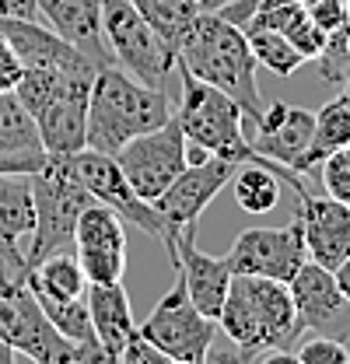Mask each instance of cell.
Returning <instances> with one entry per match:
<instances>
[{"instance_id":"6da1fadb","label":"cell","mask_w":350,"mask_h":364,"mask_svg":"<svg viewBox=\"0 0 350 364\" xmlns=\"http://www.w3.org/2000/svg\"><path fill=\"white\" fill-rule=\"evenodd\" d=\"M218 333L245 350L249 361H262L273 350H291L302 340V322L295 312L291 287L284 280L235 273L228 298L221 305Z\"/></svg>"},{"instance_id":"7a4b0ae2","label":"cell","mask_w":350,"mask_h":364,"mask_svg":"<svg viewBox=\"0 0 350 364\" xmlns=\"http://www.w3.org/2000/svg\"><path fill=\"white\" fill-rule=\"evenodd\" d=\"M175 63L189 70L193 77L231 95L245 109L249 119H256L262 112V95L256 85L260 63L253 56L249 36L228 18H221L218 11H200L189 21L186 36L179 39V49H175Z\"/></svg>"},{"instance_id":"3957f363","label":"cell","mask_w":350,"mask_h":364,"mask_svg":"<svg viewBox=\"0 0 350 364\" xmlns=\"http://www.w3.org/2000/svg\"><path fill=\"white\" fill-rule=\"evenodd\" d=\"M175 116V95L137 81L133 74L112 67L95 70L88 95V147L116 154L127 140L147 134Z\"/></svg>"},{"instance_id":"277c9868","label":"cell","mask_w":350,"mask_h":364,"mask_svg":"<svg viewBox=\"0 0 350 364\" xmlns=\"http://www.w3.org/2000/svg\"><path fill=\"white\" fill-rule=\"evenodd\" d=\"M0 340H7L18 358L36 364H95L88 350L60 336L39 309L25 280L21 249H0Z\"/></svg>"},{"instance_id":"5b68a950","label":"cell","mask_w":350,"mask_h":364,"mask_svg":"<svg viewBox=\"0 0 350 364\" xmlns=\"http://www.w3.org/2000/svg\"><path fill=\"white\" fill-rule=\"evenodd\" d=\"M175 77H179L175 119L186 134V144H193L207 154H221L235 165L266 161L253 151V144L245 136V109L231 95H224L221 88L200 81V77H193L179 63H175Z\"/></svg>"},{"instance_id":"8992f818","label":"cell","mask_w":350,"mask_h":364,"mask_svg":"<svg viewBox=\"0 0 350 364\" xmlns=\"http://www.w3.org/2000/svg\"><path fill=\"white\" fill-rule=\"evenodd\" d=\"M28 179H32L36 228H32V242L25 252V267H36L39 259L74 245L78 218L88 203H95V196L60 154H46L43 168H36Z\"/></svg>"},{"instance_id":"52a82bcc","label":"cell","mask_w":350,"mask_h":364,"mask_svg":"<svg viewBox=\"0 0 350 364\" xmlns=\"http://www.w3.org/2000/svg\"><path fill=\"white\" fill-rule=\"evenodd\" d=\"M102 43L112 63L144 85L165 88L175 74V49L133 7V0H102Z\"/></svg>"},{"instance_id":"ba28073f","label":"cell","mask_w":350,"mask_h":364,"mask_svg":"<svg viewBox=\"0 0 350 364\" xmlns=\"http://www.w3.org/2000/svg\"><path fill=\"white\" fill-rule=\"evenodd\" d=\"M60 158L70 165V172L85 182V189L98 200V203L112 207L127 225H137L140 231L154 235L165 249H172L175 228L158 214V207H154L151 200H144V196L133 189L130 179L123 176V168H120V161H116L112 154H102V151L81 147V151H74V154H60Z\"/></svg>"},{"instance_id":"9c48e42d","label":"cell","mask_w":350,"mask_h":364,"mask_svg":"<svg viewBox=\"0 0 350 364\" xmlns=\"http://www.w3.org/2000/svg\"><path fill=\"white\" fill-rule=\"evenodd\" d=\"M140 336H147L169 361L179 364H207V354L218 340V318L203 316L182 280H175V287L151 309V316L144 318L140 326Z\"/></svg>"},{"instance_id":"30bf717a","label":"cell","mask_w":350,"mask_h":364,"mask_svg":"<svg viewBox=\"0 0 350 364\" xmlns=\"http://www.w3.org/2000/svg\"><path fill=\"white\" fill-rule=\"evenodd\" d=\"M123 168V176L130 179V186L144 196V200H158L172 179L189 165V144L186 134L179 127V119H169L147 134H137L133 140H127L116 154H112Z\"/></svg>"},{"instance_id":"8fae6325","label":"cell","mask_w":350,"mask_h":364,"mask_svg":"<svg viewBox=\"0 0 350 364\" xmlns=\"http://www.w3.org/2000/svg\"><path fill=\"white\" fill-rule=\"evenodd\" d=\"M228 267L231 273H249V277H270V280H291L298 267L305 263V235L302 221L295 214V221L280 228H245L235 245L228 249Z\"/></svg>"},{"instance_id":"7c38bea8","label":"cell","mask_w":350,"mask_h":364,"mask_svg":"<svg viewBox=\"0 0 350 364\" xmlns=\"http://www.w3.org/2000/svg\"><path fill=\"white\" fill-rule=\"evenodd\" d=\"M74 256L85 270L88 284H112L127 273V221L105 207L88 203L74 228Z\"/></svg>"},{"instance_id":"4fadbf2b","label":"cell","mask_w":350,"mask_h":364,"mask_svg":"<svg viewBox=\"0 0 350 364\" xmlns=\"http://www.w3.org/2000/svg\"><path fill=\"white\" fill-rule=\"evenodd\" d=\"M287 287H291L295 312H298L302 329L319 333V336H333V340H347L350 336V298H344V291L336 287L333 270L305 259L298 267V273L287 280Z\"/></svg>"},{"instance_id":"5bb4252c","label":"cell","mask_w":350,"mask_h":364,"mask_svg":"<svg viewBox=\"0 0 350 364\" xmlns=\"http://www.w3.org/2000/svg\"><path fill=\"white\" fill-rule=\"evenodd\" d=\"M235 168H238V165L228 161V158H221V154H207L203 161H189L172 179V186L154 200L158 214H161L175 231L186 225H200L203 210L214 203V196L231 182Z\"/></svg>"},{"instance_id":"9a60e30c","label":"cell","mask_w":350,"mask_h":364,"mask_svg":"<svg viewBox=\"0 0 350 364\" xmlns=\"http://www.w3.org/2000/svg\"><path fill=\"white\" fill-rule=\"evenodd\" d=\"M175 270H179V280L189 294V301L203 312V316L218 318L221 305L228 298V287H231V267L224 256H211L196 245V225H186L175 231V242L169 249Z\"/></svg>"},{"instance_id":"2e32d148","label":"cell","mask_w":350,"mask_h":364,"mask_svg":"<svg viewBox=\"0 0 350 364\" xmlns=\"http://www.w3.org/2000/svg\"><path fill=\"white\" fill-rule=\"evenodd\" d=\"M256 134H253V151L266 158V161H277V165H287L295 168L298 176H305V154L308 144H312V127H315V112L302 109V105H287V102H273V105H262V112L253 119Z\"/></svg>"},{"instance_id":"e0dca14e","label":"cell","mask_w":350,"mask_h":364,"mask_svg":"<svg viewBox=\"0 0 350 364\" xmlns=\"http://www.w3.org/2000/svg\"><path fill=\"white\" fill-rule=\"evenodd\" d=\"M295 196L305 235V256L326 270H336L350 256V207L333 196H312L308 186Z\"/></svg>"},{"instance_id":"ac0fdd59","label":"cell","mask_w":350,"mask_h":364,"mask_svg":"<svg viewBox=\"0 0 350 364\" xmlns=\"http://www.w3.org/2000/svg\"><path fill=\"white\" fill-rule=\"evenodd\" d=\"M95 74L74 77L67 91H60L49 105L36 112V127L46 154H74L88 147V95Z\"/></svg>"},{"instance_id":"d6986e66","label":"cell","mask_w":350,"mask_h":364,"mask_svg":"<svg viewBox=\"0 0 350 364\" xmlns=\"http://www.w3.org/2000/svg\"><path fill=\"white\" fill-rule=\"evenodd\" d=\"M39 21H46L60 39L81 49L102 70L112 67V56L102 43V0H36Z\"/></svg>"},{"instance_id":"ffe728a7","label":"cell","mask_w":350,"mask_h":364,"mask_svg":"<svg viewBox=\"0 0 350 364\" xmlns=\"http://www.w3.org/2000/svg\"><path fill=\"white\" fill-rule=\"evenodd\" d=\"M85 305L91 316V329L98 336V347L105 354V361L116 364L123 347L130 343V336L137 333V318L130 309V294L123 287V280L112 284H88L85 287Z\"/></svg>"},{"instance_id":"44dd1931","label":"cell","mask_w":350,"mask_h":364,"mask_svg":"<svg viewBox=\"0 0 350 364\" xmlns=\"http://www.w3.org/2000/svg\"><path fill=\"white\" fill-rule=\"evenodd\" d=\"M253 25L277 28L305 60H315L319 49H322V43H326V32L312 21V14H308V7L302 0H284V4L262 7V11H256V14L245 21V28H253ZM245 28H242V32H245Z\"/></svg>"},{"instance_id":"7402d4cb","label":"cell","mask_w":350,"mask_h":364,"mask_svg":"<svg viewBox=\"0 0 350 364\" xmlns=\"http://www.w3.org/2000/svg\"><path fill=\"white\" fill-rule=\"evenodd\" d=\"M32 179L21 172H0V249H18L21 235H32Z\"/></svg>"},{"instance_id":"603a6c76","label":"cell","mask_w":350,"mask_h":364,"mask_svg":"<svg viewBox=\"0 0 350 364\" xmlns=\"http://www.w3.org/2000/svg\"><path fill=\"white\" fill-rule=\"evenodd\" d=\"M340 147H350V102L344 95L329 98L319 112H315V127H312V144L305 154V176H315L319 161Z\"/></svg>"},{"instance_id":"cb8c5ba5","label":"cell","mask_w":350,"mask_h":364,"mask_svg":"<svg viewBox=\"0 0 350 364\" xmlns=\"http://www.w3.org/2000/svg\"><path fill=\"white\" fill-rule=\"evenodd\" d=\"M25 277L49 294H60V298H85L88 287V277L78 263V256H70L67 249L39 259L36 267H25Z\"/></svg>"},{"instance_id":"d4e9b609","label":"cell","mask_w":350,"mask_h":364,"mask_svg":"<svg viewBox=\"0 0 350 364\" xmlns=\"http://www.w3.org/2000/svg\"><path fill=\"white\" fill-rule=\"evenodd\" d=\"M0 151H43L36 116L14 91H0Z\"/></svg>"},{"instance_id":"484cf974","label":"cell","mask_w":350,"mask_h":364,"mask_svg":"<svg viewBox=\"0 0 350 364\" xmlns=\"http://www.w3.org/2000/svg\"><path fill=\"white\" fill-rule=\"evenodd\" d=\"M133 7L147 18V25L172 49H179V39L186 36L189 21L200 14L196 0H133Z\"/></svg>"},{"instance_id":"4316f807","label":"cell","mask_w":350,"mask_h":364,"mask_svg":"<svg viewBox=\"0 0 350 364\" xmlns=\"http://www.w3.org/2000/svg\"><path fill=\"white\" fill-rule=\"evenodd\" d=\"M245 36H249V46H253V56H256V63L266 67V70H273L277 77H291L302 63H305V56L295 49V46L287 43L277 28H266V25H253V28H245Z\"/></svg>"},{"instance_id":"83f0119b","label":"cell","mask_w":350,"mask_h":364,"mask_svg":"<svg viewBox=\"0 0 350 364\" xmlns=\"http://www.w3.org/2000/svg\"><path fill=\"white\" fill-rule=\"evenodd\" d=\"M319 70H322V81L329 85H344L350 74V28L340 25L336 32L326 36V43L319 49Z\"/></svg>"},{"instance_id":"f1b7e54d","label":"cell","mask_w":350,"mask_h":364,"mask_svg":"<svg viewBox=\"0 0 350 364\" xmlns=\"http://www.w3.org/2000/svg\"><path fill=\"white\" fill-rule=\"evenodd\" d=\"M295 361L298 364H350V354H347V343L344 340L312 333L308 340L295 343Z\"/></svg>"},{"instance_id":"f546056e","label":"cell","mask_w":350,"mask_h":364,"mask_svg":"<svg viewBox=\"0 0 350 364\" xmlns=\"http://www.w3.org/2000/svg\"><path fill=\"white\" fill-rule=\"evenodd\" d=\"M315 172H319V179L326 186V193L350 207V147H340V151L326 154Z\"/></svg>"},{"instance_id":"4dcf8cb0","label":"cell","mask_w":350,"mask_h":364,"mask_svg":"<svg viewBox=\"0 0 350 364\" xmlns=\"http://www.w3.org/2000/svg\"><path fill=\"white\" fill-rule=\"evenodd\" d=\"M308 14H312V21L329 36V32H336L340 25H347V0H312L305 4Z\"/></svg>"},{"instance_id":"1f68e13d","label":"cell","mask_w":350,"mask_h":364,"mask_svg":"<svg viewBox=\"0 0 350 364\" xmlns=\"http://www.w3.org/2000/svg\"><path fill=\"white\" fill-rule=\"evenodd\" d=\"M116 364H169V358H165L147 336H140V329H137L130 336V343L123 347V354H120Z\"/></svg>"},{"instance_id":"d6a6232c","label":"cell","mask_w":350,"mask_h":364,"mask_svg":"<svg viewBox=\"0 0 350 364\" xmlns=\"http://www.w3.org/2000/svg\"><path fill=\"white\" fill-rule=\"evenodd\" d=\"M21 74H25L21 56L14 53V46L0 36V91H14L18 81H21Z\"/></svg>"},{"instance_id":"836d02e7","label":"cell","mask_w":350,"mask_h":364,"mask_svg":"<svg viewBox=\"0 0 350 364\" xmlns=\"http://www.w3.org/2000/svg\"><path fill=\"white\" fill-rule=\"evenodd\" d=\"M333 280H336V287L344 291V298H350V256L333 270Z\"/></svg>"},{"instance_id":"e575fe53","label":"cell","mask_w":350,"mask_h":364,"mask_svg":"<svg viewBox=\"0 0 350 364\" xmlns=\"http://www.w3.org/2000/svg\"><path fill=\"white\" fill-rule=\"evenodd\" d=\"M14 361H18V350L7 340H0V364H14Z\"/></svg>"},{"instance_id":"d590c367","label":"cell","mask_w":350,"mask_h":364,"mask_svg":"<svg viewBox=\"0 0 350 364\" xmlns=\"http://www.w3.org/2000/svg\"><path fill=\"white\" fill-rule=\"evenodd\" d=\"M340 95H344V98L350 102V74H347V81H344V91H340Z\"/></svg>"},{"instance_id":"8d00e7d4","label":"cell","mask_w":350,"mask_h":364,"mask_svg":"<svg viewBox=\"0 0 350 364\" xmlns=\"http://www.w3.org/2000/svg\"><path fill=\"white\" fill-rule=\"evenodd\" d=\"M0 14H7V0H0Z\"/></svg>"},{"instance_id":"74e56055","label":"cell","mask_w":350,"mask_h":364,"mask_svg":"<svg viewBox=\"0 0 350 364\" xmlns=\"http://www.w3.org/2000/svg\"><path fill=\"white\" fill-rule=\"evenodd\" d=\"M347 28H350V0H347Z\"/></svg>"},{"instance_id":"f35d334b","label":"cell","mask_w":350,"mask_h":364,"mask_svg":"<svg viewBox=\"0 0 350 364\" xmlns=\"http://www.w3.org/2000/svg\"><path fill=\"white\" fill-rule=\"evenodd\" d=\"M344 343H347V354H350V336H347V340H344Z\"/></svg>"},{"instance_id":"ab89813d","label":"cell","mask_w":350,"mask_h":364,"mask_svg":"<svg viewBox=\"0 0 350 364\" xmlns=\"http://www.w3.org/2000/svg\"><path fill=\"white\" fill-rule=\"evenodd\" d=\"M302 4H312V0H302Z\"/></svg>"}]
</instances>
